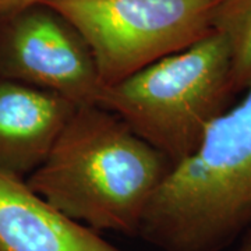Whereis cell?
<instances>
[{"instance_id": "1", "label": "cell", "mask_w": 251, "mask_h": 251, "mask_svg": "<svg viewBox=\"0 0 251 251\" xmlns=\"http://www.w3.org/2000/svg\"><path fill=\"white\" fill-rule=\"evenodd\" d=\"M172 162L98 105L77 106L29 187L94 229L138 236L144 212Z\"/></svg>"}, {"instance_id": "2", "label": "cell", "mask_w": 251, "mask_h": 251, "mask_svg": "<svg viewBox=\"0 0 251 251\" xmlns=\"http://www.w3.org/2000/svg\"><path fill=\"white\" fill-rule=\"evenodd\" d=\"M206 128L144 212L138 237L161 251H224L251 229V87Z\"/></svg>"}, {"instance_id": "3", "label": "cell", "mask_w": 251, "mask_h": 251, "mask_svg": "<svg viewBox=\"0 0 251 251\" xmlns=\"http://www.w3.org/2000/svg\"><path fill=\"white\" fill-rule=\"evenodd\" d=\"M234 97L229 48L224 35L212 31L103 87L98 106L125 120L175 168L197 150L206 128L232 106Z\"/></svg>"}, {"instance_id": "4", "label": "cell", "mask_w": 251, "mask_h": 251, "mask_svg": "<svg viewBox=\"0 0 251 251\" xmlns=\"http://www.w3.org/2000/svg\"><path fill=\"white\" fill-rule=\"evenodd\" d=\"M84 38L103 87L214 31L221 0H45Z\"/></svg>"}, {"instance_id": "5", "label": "cell", "mask_w": 251, "mask_h": 251, "mask_svg": "<svg viewBox=\"0 0 251 251\" xmlns=\"http://www.w3.org/2000/svg\"><path fill=\"white\" fill-rule=\"evenodd\" d=\"M0 78L50 91L75 106L98 105L103 90L84 38L45 3L0 18Z\"/></svg>"}, {"instance_id": "6", "label": "cell", "mask_w": 251, "mask_h": 251, "mask_svg": "<svg viewBox=\"0 0 251 251\" xmlns=\"http://www.w3.org/2000/svg\"><path fill=\"white\" fill-rule=\"evenodd\" d=\"M50 91L0 78V171L27 180L75 110Z\"/></svg>"}, {"instance_id": "7", "label": "cell", "mask_w": 251, "mask_h": 251, "mask_svg": "<svg viewBox=\"0 0 251 251\" xmlns=\"http://www.w3.org/2000/svg\"><path fill=\"white\" fill-rule=\"evenodd\" d=\"M0 251H123L0 171Z\"/></svg>"}, {"instance_id": "8", "label": "cell", "mask_w": 251, "mask_h": 251, "mask_svg": "<svg viewBox=\"0 0 251 251\" xmlns=\"http://www.w3.org/2000/svg\"><path fill=\"white\" fill-rule=\"evenodd\" d=\"M230 53V84L234 95L251 87V0H221L212 21Z\"/></svg>"}, {"instance_id": "9", "label": "cell", "mask_w": 251, "mask_h": 251, "mask_svg": "<svg viewBox=\"0 0 251 251\" xmlns=\"http://www.w3.org/2000/svg\"><path fill=\"white\" fill-rule=\"evenodd\" d=\"M45 0H0V18L11 16L17 11L44 3Z\"/></svg>"}, {"instance_id": "10", "label": "cell", "mask_w": 251, "mask_h": 251, "mask_svg": "<svg viewBox=\"0 0 251 251\" xmlns=\"http://www.w3.org/2000/svg\"><path fill=\"white\" fill-rule=\"evenodd\" d=\"M237 251H251V229L240 239V246Z\"/></svg>"}]
</instances>
